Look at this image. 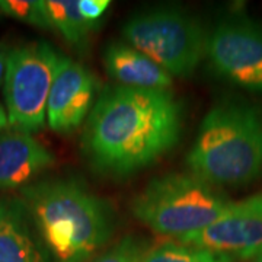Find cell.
I'll return each mask as SVG.
<instances>
[{
  "mask_svg": "<svg viewBox=\"0 0 262 262\" xmlns=\"http://www.w3.org/2000/svg\"><path fill=\"white\" fill-rule=\"evenodd\" d=\"M184 111L170 91L111 86L88 117L83 149L95 168L130 175L178 144Z\"/></svg>",
  "mask_w": 262,
  "mask_h": 262,
  "instance_id": "1",
  "label": "cell"
},
{
  "mask_svg": "<svg viewBox=\"0 0 262 262\" xmlns=\"http://www.w3.org/2000/svg\"><path fill=\"white\" fill-rule=\"evenodd\" d=\"M22 203L56 262H86L114 232V215L82 182L48 179L22 189Z\"/></svg>",
  "mask_w": 262,
  "mask_h": 262,
  "instance_id": "2",
  "label": "cell"
},
{
  "mask_svg": "<svg viewBox=\"0 0 262 262\" xmlns=\"http://www.w3.org/2000/svg\"><path fill=\"white\" fill-rule=\"evenodd\" d=\"M189 173L213 187H241L262 177V108L219 101L207 113L187 156Z\"/></svg>",
  "mask_w": 262,
  "mask_h": 262,
  "instance_id": "3",
  "label": "cell"
},
{
  "mask_svg": "<svg viewBox=\"0 0 262 262\" xmlns=\"http://www.w3.org/2000/svg\"><path fill=\"white\" fill-rule=\"evenodd\" d=\"M227 196L192 173H169L150 181L131 203L137 220L163 236L182 239L220 219Z\"/></svg>",
  "mask_w": 262,
  "mask_h": 262,
  "instance_id": "4",
  "label": "cell"
},
{
  "mask_svg": "<svg viewBox=\"0 0 262 262\" xmlns=\"http://www.w3.org/2000/svg\"><path fill=\"white\" fill-rule=\"evenodd\" d=\"M127 44L149 57L170 76H191L206 56L207 35L195 18L173 8L133 16L122 27Z\"/></svg>",
  "mask_w": 262,
  "mask_h": 262,
  "instance_id": "5",
  "label": "cell"
},
{
  "mask_svg": "<svg viewBox=\"0 0 262 262\" xmlns=\"http://www.w3.org/2000/svg\"><path fill=\"white\" fill-rule=\"evenodd\" d=\"M58 60L60 54L44 41L29 42L8 53L5 101L10 128L32 133L44 127Z\"/></svg>",
  "mask_w": 262,
  "mask_h": 262,
  "instance_id": "6",
  "label": "cell"
},
{
  "mask_svg": "<svg viewBox=\"0 0 262 262\" xmlns=\"http://www.w3.org/2000/svg\"><path fill=\"white\" fill-rule=\"evenodd\" d=\"M206 56L217 75L262 95V25L246 16L222 19L207 35Z\"/></svg>",
  "mask_w": 262,
  "mask_h": 262,
  "instance_id": "7",
  "label": "cell"
},
{
  "mask_svg": "<svg viewBox=\"0 0 262 262\" xmlns=\"http://www.w3.org/2000/svg\"><path fill=\"white\" fill-rule=\"evenodd\" d=\"M178 242L232 258L253 259L262 252V192L232 203L213 225Z\"/></svg>",
  "mask_w": 262,
  "mask_h": 262,
  "instance_id": "8",
  "label": "cell"
},
{
  "mask_svg": "<svg viewBox=\"0 0 262 262\" xmlns=\"http://www.w3.org/2000/svg\"><path fill=\"white\" fill-rule=\"evenodd\" d=\"M96 92L94 75L80 63L60 56L47 103V122L57 133L75 131L91 113Z\"/></svg>",
  "mask_w": 262,
  "mask_h": 262,
  "instance_id": "9",
  "label": "cell"
},
{
  "mask_svg": "<svg viewBox=\"0 0 262 262\" xmlns=\"http://www.w3.org/2000/svg\"><path fill=\"white\" fill-rule=\"evenodd\" d=\"M54 155L27 131L12 130L0 136V188L24 187L54 165Z\"/></svg>",
  "mask_w": 262,
  "mask_h": 262,
  "instance_id": "10",
  "label": "cell"
},
{
  "mask_svg": "<svg viewBox=\"0 0 262 262\" xmlns=\"http://www.w3.org/2000/svg\"><path fill=\"white\" fill-rule=\"evenodd\" d=\"M48 255L22 200H0V262H48Z\"/></svg>",
  "mask_w": 262,
  "mask_h": 262,
  "instance_id": "11",
  "label": "cell"
},
{
  "mask_svg": "<svg viewBox=\"0 0 262 262\" xmlns=\"http://www.w3.org/2000/svg\"><path fill=\"white\" fill-rule=\"evenodd\" d=\"M103 64L114 82L125 88L169 91L173 80L165 69L125 42L105 48Z\"/></svg>",
  "mask_w": 262,
  "mask_h": 262,
  "instance_id": "12",
  "label": "cell"
},
{
  "mask_svg": "<svg viewBox=\"0 0 262 262\" xmlns=\"http://www.w3.org/2000/svg\"><path fill=\"white\" fill-rule=\"evenodd\" d=\"M42 6L51 28L73 46H82L98 25L82 16L79 0H42Z\"/></svg>",
  "mask_w": 262,
  "mask_h": 262,
  "instance_id": "13",
  "label": "cell"
},
{
  "mask_svg": "<svg viewBox=\"0 0 262 262\" xmlns=\"http://www.w3.org/2000/svg\"><path fill=\"white\" fill-rule=\"evenodd\" d=\"M234 258L185 244L166 242L149 248L139 262H233Z\"/></svg>",
  "mask_w": 262,
  "mask_h": 262,
  "instance_id": "14",
  "label": "cell"
},
{
  "mask_svg": "<svg viewBox=\"0 0 262 262\" xmlns=\"http://www.w3.org/2000/svg\"><path fill=\"white\" fill-rule=\"evenodd\" d=\"M0 13L34 27L53 29L42 6V0H0Z\"/></svg>",
  "mask_w": 262,
  "mask_h": 262,
  "instance_id": "15",
  "label": "cell"
},
{
  "mask_svg": "<svg viewBox=\"0 0 262 262\" xmlns=\"http://www.w3.org/2000/svg\"><path fill=\"white\" fill-rule=\"evenodd\" d=\"M149 249L147 242L137 236H124L108 251L101 253L92 262H139Z\"/></svg>",
  "mask_w": 262,
  "mask_h": 262,
  "instance_id": "16",
  "label": "cell"
},
{
  "mask_svg": "<svg viewBox=\"0 0 262 262\" xmlns=\"http://www.w3.org/2000/svg\"><path fill=\"white\" fill-rule=\"evenodd\" d=\"M108 8V0H79V10L82 16L92 24H98V20L102 18Z\"/></svg>",
  "mask_w": 262,
  "mask_h": 262,
  "instance_id": "17",
  "label": "cell"
},
{
  "mask_svg": "<svg viewBox=\"0 0 262 262\" xmlns=\"http://www.w3.org/2000/svg\"><path fill=\"white\" fill-rule=\"evenodd\" d=\"M8 53L3 44H0V82L5 77V69H6V58H8Z\"/></svg>",
  "mask_w": 262,
  "mask_h": 262,
  "instance_id": "18",
  "label": "cell"
},
{
  "mask_svg": "<svg viewBox=\"0 0 262 262\" xmlns=\"http://www.w3.org/2000/svg\"><path fill=\"white\" fill-rule=\"evenodd\" d=\"M8 125H9V122H8V114L5 111V108L0 105V130L6 128Z\"/></svg>",
  "mask_w": 262,
  "mask_h": 262,
  "instance_id": "19",
  "label": "cell"
},
{
  "mask_svg": "<svg viewBox=\"0 0 262 262\" xmlns=\"http://www.w3.org/2000/svg\"><path fill=\"white\" fill-rule=\"evenodd\" d=\"M252 262H262V252L258 253V255L252 259Z\"/></svg>",
  "mask_w": 262,
  "mask_h": 262,
  "instance_id": "20",
  "label": "cell"
}]
</instances>
